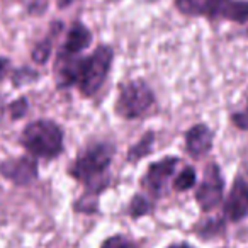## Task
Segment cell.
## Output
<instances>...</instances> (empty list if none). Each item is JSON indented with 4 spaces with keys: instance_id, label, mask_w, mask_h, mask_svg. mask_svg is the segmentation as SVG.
Instances as JSON below:
<instances>
[{
    "instance_id": "cell-16",
    "label": "cell",
    "mask_w": 248,
    "mask_h": 248,
    "mask_svg": "<svg viewBox=\"0 0 248 248\" xmlns=\"http://www.w3.org/2000/svg\"><path fill=\"white\" fill-rule=\"evenodd\" d=\"M39 72L31 66H19V68H12L11 75V83L14 89H21V87H26V85H31V83L38 82L39 80Z\"/></svg>"
},
{
    "instance_id": "cell-15",
    "label": "cell",
    "mask_w": 248,
    "mask_h": 248,
    "mask_svg": "<svg viewBox=\"0 0 248 248\" xmlns=\"http://www.w3.org/2000/svg\"><path fill=\"white\" fill-rule=\"evenodd\" d=\"M197 184V172L192 165H186L175 177H173L172 189L173 192H187V190L194 189Z\"/></svg>"
},
{
    "instance_id": "cell-23",
    "label": "cell",
    "mask_w": 248,
    "mask_h": 248,
    "mask_svg": "<svg viewBox=\"0 0 248 248\" xmlns=\"http://www.w3.org/2000/svg\"><path fill=\"white\" fill-rule=\"evenodd\" d=\"M167 248H194V247H192V245H189V243H186V241H182V243L170 245V247H167Z\"/></svg>"
},
{
    "instance_id": "cell-8",
    "label": "cell",
    "mask_w": 248,
    "mask_h": 248,
    "mask_svg": "<svg viewBox=\"0 0 248 248\" xmlns=\"http://www.w3.org/2000/svg\"><path fill=\"white\" fill-rule=\"evenodd\" d=\"M0 177L17 187H29L39 179V163L28 153L9 156L0 162Z\"/></svg>"
},
{
    "instance_id": "cell-21",
    "label": "cell",
    "mask_w": 248,
    "mask_h": 248,
    "mask_svg": "<svg viewBox=\"0 0 248 248\" xmlns=\"http://www.w3.org/2000/svg\"><path fill=\"white\" fill-rule=\"evenodd\" d=\"M12 72V60L9 56L0 55V83L4 82L5 78H9Z\"/></svg>"
},
{
    "instance_id": "cell-7",
    "label": "cell",
    "mask_w": 248,
    "mask_h": 248,
    "mask_svg": "<svg viewBox=\"0 0 248 248\" xmlns=\"http://www.w3.org/2000/svg\"><path fill=\"white\" fill-rule=\"evenodd\" d=\"M179 163V156H163V158L150 163L145 175L140 179V186H141L143 192L148 194L153 201L160 199L165 194L169 180L175 175Z\"/></svg>"
},
{
    "instance_id": "cell-14",
    "label": "cell",
    "mask_w": 248,
    "mask_h": 248,
    "mask_svg": "<svg viewBox=\"0 0 248 248\" xmlns=\"http://www.w3.org/2000/svg\"><path fill=\"white\" fill-rule=\"evenodd\" d=\"M153 207H155V201H153L148 194L136 192V194H133L131 201H129L128 213L133 219H140V217L148 216L153 211Z\"/></svg>"
},
{
    "instance_id": "cell-18",
    "label": "cell",
    "mask_w": 248,
    "mask_h": 248,
    "mask_svg": "<svg viewBox=\"0 0 248 248\" xmlns=\"http://www.w3.org/2000/svg\"><path fill=\"white\" fill-rule=\"evenodd\" d=\"M224 223H226L224 216L211 217V219L202 221L201 224H197V228H194V230L197 231V234H199L201 238H214L216 234H219L221 231L224 230Z\"/></svg>"
},
{
    "instance_id": "cell-12",
    "label": "cell",
    "mask_w": 248,
    "mask_h": 248,
    "mask_svg": "<svg viewBox=\"0 0 248 248\" xmlns=\"http://www.w3.org/2000/svg\"><path fill=\"white\" fill-rule=\"evenodd\" d=\"M63 31V22L62 21H55L49 26V31L46 32V36L38 41L34 45L31 51V60L36 63V65H46L49 62L53 55V46H55V41L58 39V36L62 34Z\"/></svg>"
},
{
    "instance_id": "cell-10",
    "label": "cell",
    "mask_w": 248,
    "mask_h": 248,
    "mask_svg": "<svg viewBox=\"0 0 248 248\" xmlns=\"http://www.w3.org/2000/svg\"><path fill=\"white\" fill-rule=\"evenodd\" d=\"M93 34L82 21L72 22V26L66 31V36L63 43L60 45V49L56 56L62 58H72V56H80L90 45H92Z\"/></svg>"
},
{
    "instance_id": "cell-4",
    "label": "cell",
    "mask_w": 248,
    "mask_h": 248,
    "mask_svg": "<svg viewBox=\"0 0 248 248\" xmlns=\"http://www.w3.org/2000/svg\"><path fill=\"white\" fill-rule=\"evenodd\" d=\"M175 9L189 17H206L211 21L248 22V0H173Z\"/></svg>"
},
{
    "instance_id": "cell-9",
    "label": "cell",
    "mask_w": 248,
    "mask_h": 248,
    "mask_svg": "<svg viewBox=\"0 0 248 248\" xmlns=\"http://www.w3.org/2000/svg\"><path fill=\"white\" fill-rule=\"evenodd\" d=\"M223 216L230 223H241L248 217V182L241 175L234 177L233 186L223 201Z\"/></svg>"
},
{
    "instance_id": "cell-17",
    "label": "cell",
    "mask_w": 248,
    "mask_h": 248,
    "mask_svg": "<svg viewBox=\"0 0 248 248\" xmlns=\"http://www.w3.org/2000/svg\"><path fill=\"white\" fill-rule=\"evenodd\" d=\"M5 116L16 123V121H21L22 117H26V114L29 112V100L26 95H21L17 99H14L12 102H9L4 109Z\"/></svg>"
},
{
    "instance_id": "cell-20",
    "label": "cell",
    "mask_w": 248,
    "mask_h": 248,
    "mask_svg": "<svg viewBox=\"0 0 248 248\" xmlns=\"http://www.w3.org/2000/svg\"><path fill=\"white\" fill-rule=\"evenodd\" d=\"M231 123L236 126L240 131H248V104L240 110H234L231 114Z\"/></svg>"
},
{
    "instance_id": "cell-1",
    "label": "cell",
    "mask_w": 248,
    "mask_h": 248,
    "mask_svg": "<svg viewBox=\"0 0 248 248\" xmlns=\"http://www.w3.org/2000/svg\"><path fill=\"white\" fill-rule=\"evenodd\" d=\"M116 155V145L110 141H92L78 152L68 167V175L85 187L73 202V211L93 214L99 207L100 194L109 187V167Z\"/></svg>"
},
{
    "instance_id": "cell-11",
    "label": "cell",
    "mask_w": 248,
    "mask_h": 248,
    "mask_svg": "<svg viewBox=\"0 0 248 248\" xmlns=\"http://www.w3.org/2000/svg\"><path fill=\"white\" fill-rule=\"evenodd\" d=\"M186 140V152L189 156L199 160L204 158L206 155H209L213 152L214 146V133L213 129L204 123H197L194 126H190L184 135Z\"/></svg>"
},
{
    "instance_id": "cell-5",
    "label": "cell",
    "mask_w": 248,
    "mask_h": 248,
    "mask_svg": "<svg viewBox=\"0 0 248 248\" xmlns=\"http://www.w3.org/2000/svg\"><path fill=\"white\" fill-rule=\"evenodd\" d=\"M156 106V95L150 83L143 78H133L119 85L114 112L126 121H136L145 117Z\"/></svg>"
},
{
    "instance_id": "cell-3",
    "label": "cell",
    "mask_w": 248,
    "mask_h": 248,
    "mask_svg": "<svg viewBox=\"0 0 248 248\" xmlns=\"http://www.w3.org/2000/svg\"><path fill=\"white\" fill-rule=\"evenodd\" d=\"M114 63V49L109 45H99L90 55L82 56L77 66L75 89L85 99L97 95L106 83Z\"/></svg>"
},
{
    "instance_id": "cell-6",
    "label": "cell",
    "mask_w": 248,
    "mask_h": 248,
    "mask_svg": "<svg viewBox=\"0 0 248 248\" xmlns=\"http://www.w3.org/2000/svg\"><path fill=\"white\" fill-rule=\"evenodd\" d=\"M224 175L216 162H211L204 170L202 180L196 187V202L202 213H211L224 201Z\"/></svg>"
},
{
    "instance_id": "cell-13",
    "label": "cell",
    "mask_w": 248,
    "mask_h": 248,
    "mask_svg": "<svg viewBox=\"0 0 248 248\" xmlns=\"http://www.w3.org/2000/svg\"><path fill=\"white\" fill-rule=\"evenodd\" d=\"M153 143H155V133L153 131H146L131 148L126 153V162L129 163H138L141 158L152 155L153 152Z\"/></svg>"
},
{
    "instance_id": "cell-22",
    "label": "cell",
    "mask_w": 248,
    "mask_h": 248,
    "mask_svg": "<svg viewBox=\"0 0 248 248\" xmlns=\"http://www.w3.org/2000/svg\"><path fill=\"white\" fill-rule=\"evenodd\" d=\"M77 2H80V0H56V7L58 9H68L70 5L77 4Z\"/></svg>"
},
{
    "instance_id": "cell-24",
    "label": "cell",
    "mask_w": 248,
    "mask_h": 248,
    "mask_svg": "<svg viewBox=\"0 0 248 248\" xmlns=\"http://www.w3.org/2000/svg\"><path fill=\"white\" fill-rule=\"evenodd\" d=\"M107 2H119V0H107Z\"/></svg>"
},
{
    "instance_id": "cell-19",
    "label": "cell",
    "mask_w": 248,
    "mask_h": 248,
    "mask_svg": "<svg viewBox=\"0 0 248 248\" xmlns=\"http://www.w3.org/2000/svg\"><path fill=\"white\" fill-rule=\"evenodd\" d=\"M99 248H138V245H136L131 238L126 236V234L116 233V234L107 236L106 240L100 243Z\"/></svg>"
},
{
    "instance_id": "cell-2",
    "label": "cell",
    "mask_w": 248,
    "mask_h": 248,
    "mask_svg": "<svg viewBox=\"0 0 248 248\" xmlns=\"http://www.w3.org/2000/svg\"><path fill=\"white\" fill-rule=\"evenodd\" d=\"M19 145L36 160L51 162L65 152V131L56 121L39 117L22 128Z\"/></svg>"
}]
</instances>
